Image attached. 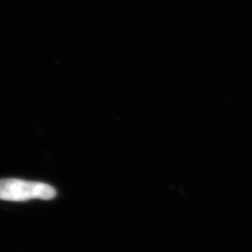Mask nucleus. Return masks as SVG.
<instances>
[{"label": "nucleus", "mask_w": 252, "mask_h": 252, "mask_svg": "<svg viewBox=\"0 0 252 252\" xmlns=\"http://www.w3.org/2000/svg\"><path fill=\"white\" fill-rule=\"evenodd\" d=\"M56 196V190L43 182L18 179L0 180V199L5 201L24 202L32 199L50 200Z\"/></svg>", "instance_id": "obj_1"}]
</instances>
